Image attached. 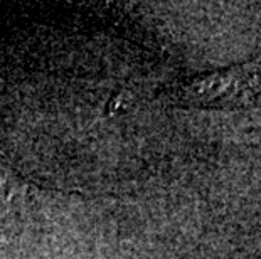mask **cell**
<instances>
[{"label":"cell","instance_id":"obj_1","mask_svg":"<svg viewBox=\"0 0 261 259\" xmlns=\"http://www.w3.org/2000/svg\"><path fill=\"white\" fill-rule=\"evenodd\" d=\"M261 98V59L197 78L182 90V100L194 104H234Z\"/></svg>","mask_w":261,"mask_h":259},{"label":"cell","instance_id":"obj_2","mask_svg":"<svg viewBox=\"0 0 261 259\" xmlns=\"http://www.w3.org/2000/svg\"><path fill=\"white\" fill-rule=\"evenodd\" d=\"M14 182H15L14 172H9L4 167H0V204L14 199V192H15Z\"/></svg>","mask_w":261,"mask_h":259}]
</instances>
